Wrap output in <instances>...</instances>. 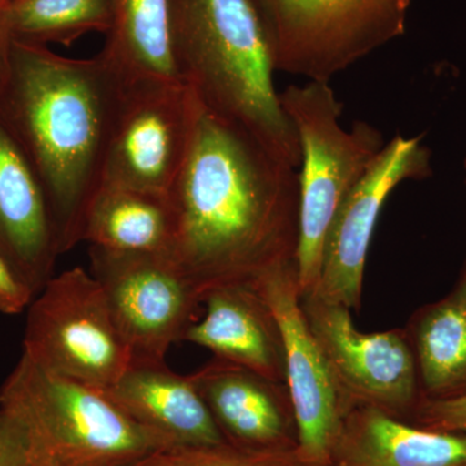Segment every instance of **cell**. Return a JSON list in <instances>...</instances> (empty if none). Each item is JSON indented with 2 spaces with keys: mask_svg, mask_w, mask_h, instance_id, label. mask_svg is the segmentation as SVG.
I'll return each instance as SVG.
<instances>
[{
  "mask_svg": "<svg viewBox=\"0 0 466 466\" xmlns=\"http://www.w3.org/2000/svg\"><path fill=\"white\" fill-rule=\"evenodd\" d=\"M173 258L205 294L251 284L296 260L297 168L244 128L201 106L186 164L170 191Z\"/></svg>",
  "mask_w": 466,
  "mask_h": 466,
  "instance_id": "obj_1",
  "label": "cell"
},
{
  "mask_svg": "<svg viewBox=\"0 0 466 466\" xmlns=\"http://www.w3.org/2000/svg\"><path fill=\"white\" fill-rule=\"evenodd\" d=\"M126 79L101 54L72 58L9 38L0 73V121L33 167L60 254L81 242L86 211L104 180Z\"/></svg>",
  "mask_w": 466,
  "mask_h": 466,
  "instance_id": "obj_2",
  "label": "cell"
},
{
  "mask_svg": "<svg viewBox=\"0 0 466 466\" xmlns=\"http://www.w3.org/2000/svg\"><path fill=\"white\" fill-rule=\"evenodd\" d=\"M171 45L182 81L205 109L299 167L296 131L276 90L274 58L253 0H170Z\"/></svg>",
  "mask_w": 466,
  "mask_h": 466,
  "instance_id": "obj_3",
  "label": "cell"
},
{
  "mask_svg": "<svg viewBox=\"0 0 466 466\" xmlns=\"http://www.w3.org/2000/svg\"><path fill=\"white\" fill-rule=\"evenodd\" d=\"M300 150L299 231L296 265L300 296L317 288L328 229L333 218L385 147L366 122L339 124L342 106L329 82L309 81L280 92Z\"/></svg>",
  "mask_w": 466,
  "mask_h": 466,
  "instance_id": "obj_4",
  "label": "cell"
},
{
  "mask_svg": "<svg viewBox=\"0 0 466 466\" xmlns=\"http://www.w3.org/2000/svg\"><path fill=\"white\" fill-rule=\"evenodd\" d=\"M0 407L25 421L56 466H133L173 447L134 421L108 391L55 375L24 354L0 388Z\"/></svg>",
  "mask_w": 466,
  "mask_h": 466,
  "instance_id": "obj_5",
  "label": "cell"
},
{
  "mask_svg": "<svg viewBox=\"0 0 466 466\" xmlns=\"http://www.w3.org/2000/svg\"><path fill=\"white\" fill-rule=\"evenodd\" d=\"M276 72L329 82L406 32L410 0H253Z\"/></svg>",
  "mask_w": 466,
  "mask_h": 466,
  "instance_id": "obj_6",
  "label": "cell"
},
{
  "mask_svg": "<svg viewBox=\"0 0 466 466\" xmlns=\"http://www.w3.org/2000/svg\"><path fill=\"white\" fill-rule=\"evenodd\" d=\"M23 354L55 375L103 390L133 361L103 288L82 267L52 276L30 303Z\"/></svg>",
  "mask_w": 466,
  "mask_h": 466,
  "instance_id": "obj_7",
  "label": "cell"
},
{
  "mask_svg": "<svg viewBox=\"0 0 466 466\" xmlns=\"http://www.w3.org/2000/svg\"><path fill=\"white\" fill-rule=\"evenodd\" d=\"M200 112L201 103L186 82L126 79L103 184L170 195Z\"/></svg>",
  "mask_w": 466,
  "mask_h": 466,
  "instance_id": "obj_8",
  "label": "cell"
},
{
  "mask_svg": "<svg viewBox=\"0 0 466 466\" xmlns=\"http://www.w3.org/2000/svg\"><path fill=\"white\" fill-rule=\"evenodd\" d=\"M300 305L334 379L352 407L375 408L412 422L424 394L404 328L360 332L352 323L351 309L317 294L302 296Z\"/></svg>",
  "mask_w": 466,
  "mask_h": 466,
  "instance_id": "obj_9",
  "label": "cell"
},
{
  "mask_svg": "<svg viewBox=\"0 0 466 466\" xmlns=\"http://www.w3.org/2000/svg\"><path fill=\"white\" fill-rule=\"evenodd\" d=\"M99 281L133 360H167L198 320L202 296L171 256L116 254L90 248Z\"/></svg>",
  "mask_w": 466,
  "mask_h": 466,
  "instance_id": "obj_10",
  "label": "cell"
},
{
  "mask_svg": "<svg viewBox=\"0 0 466 466\" xmlns=\"http://www.w3.org/2000/svg\"><path fill=\"white\" fill-rule=\"evenodd\" d=\"M250 285L272 309L283 333L285 383L296 413L299 450L312 466H328L352 404L334 379L303 314L296 260L274 267Z\"/></svg>",
  "mask_w": 466,
  "mask_h": 466,
  "instance_id": "obj_11",
  "label": "cell"
},
{
  "mask_svg": "<svg viewBox=\"0 0 466 466\" xmlns=\"http://www.w3.org/2000/svg\"><path fill=\"white\" fill-rule=\"evenodd\" d=\"M431 174L421 137L398 135L386 143L363 179L350 192L325 238L320 274L311 294L359 311L368 250L386 200L400 183Z\"/></svg>",
  "mask_w": 466,
  "mask_h": 466,
  "instance_id": "obj_12",
  "label": "cell"
},
{
  "mask_svg": "<svg viewBox=\"0 0 466 466\" xmlns=\"http://www.w3.org/2000/svg\"><path fill=\"white\" fill-rule=\"evenodd\" d=\"M191 377L227 443L266 452L299 449L287 383L217 358Z\"/></svg>",
  "mask_w": 466,
  "mask_h": 466,
  "instance_id": "obj_13",
  "label": "cell"
},
{
  "mask_svg": "<svg viewBox=\"0 0 466 466\" xmlns=\"http://www.w3.org/2000/svg\"><path fill=\"white\" fill-rule=\"evenodd\" d=\"M202 305L204 315L187 329L184 342L285 383L283 333L258 291L250 284L223 285L205 294Z\"/></svg>",
  "mask_w": 466,
  "mask_h": 466,
  "instance_id": "obj_14",
  "label": "cell"
},
{
  "mask_svg": "<svg viewBox=\"0 0 466 466\" xmlns=\"http://www.w3.org/2000/svg\"><path fill=\"white\" fill-rule=\"evenodd\" d=\"M0 249L36 294L54 276L60 256L41 183L0 121Z\"/></svg>",
  "mask_w": 466,
  "mask_h": 466,
  "instance_id": "obj_15",
  "label": "cell"
},
{
  "mask_svg": "<svg viewBox=\"0 0 466 466\" xmlns=\"http://www.w3.org/2000/svg\"><path fill=\"white\" fill-rule=\"evenodd\" d=\"M134 421L173 446L226 443L191 375H179L167 360H133L109 390Z\"/></svg>",
  "mask_w": 466,
  "mask_h": 466,
  "instance_id": "obj_16",
  "label": "cell"
},
{
  "mask_svg": "<svg viewBox=\"0 0 466 466\" xmlns=\"http://www.w3.org/2000/svg\"><path fill=\"white\" fill-rule=\"evenodd\" d=\"M328 466H466V431H431L355 406L343 419Z\"/></svg>",
  "mask_w": 466,
  "mask_h": 466,
  "instance_id": "obj_17",
  "label": "cell"
},
{
  "mask_svg": "<svg viewBox=\"0 0 466 466\" xmlns=\"http://www.w3.org/2000/svg\"><path fill=\"white\" fill-rule=\"evenodd\" d=\"M170 196L103 184L86 211L81 242L116 254L173 257Z\"/></svg>",
  "mask_w": 466,
  "mask_h": 466,
  "instance_id": "obj_18",
  "label": "cell"
},
{
  "mask_svg": "<svg viewBox=\"0 0 466 466\" xmlns=\"http://www.w3.org/2000/svg\"><path fill=\"white\" fill-rule=\"evenodd\" d=\"M425 400L466 394V259L452 289L417 309L406 327Z\"/></svg>",
  "mask_w": 466,
  "mask_h": 466,
  "instance_id": "obj_19",
  "label": "cell"
},
{
  "mask_svg": "<svg viewBox=\"0 0 466 466\" xmlns=\"http://www.w3.org/2000/svg\"><path fill=\"white\" fill-rule=\"evenodd\" d=\"M100 54L127 81H182L171 45L170 0H113Z\"/></svg>",
  "mask_w": 466,
  "mask_h": 466,
  "instance_id": "obj_20",
  "label": "cell"
},
{
  "mask_svg": "<svg viewBox=\"0 0 466 466\" xmlns=\"http://www.w3.org/2000/svg\"><path fill=\"white\" fill-rule=\"evenodd\" d=\"M0 17L11 39L69 47L86 34L109 32L113 0H11Z\"/></svg>",
  "mask_w": 466,
  "mask_h": 466,
  "instance_id": "obj_21",
  "label": "cell"
},
{
  "mask_svg": "<svg viewBox=\"0 0 466 466\" xmlns=\"http://www.w3.org/2000/svg\"><path fill=\"white\" fill-rule=\"evenodd\" d=\"M137 466H312L299 449L285 452H266L232 446H173L159 450Z\"/></svg>",
  "mask_w": 466,
  "mask_h": 466,
  "instance_id": "obj_22",
  "label": "cell"
},
{
  "mask_svg": "<svg viewBox=\"0 0 466 466\" xmlns=\"http://www.w3.org/2000/svg\"><path fill=\"white\" fill-rule=\"evenodd\" d=\"M32 435L23 419L0 407V466H30Z\"/></svg>",
  "mask_w": 466,
  "mask_h": 466,
  "instance_id": "obj_23",
  "label": "cell"
},
{
  "mask_svg": "<svg viewBox=\"0 0 466 466\" xmlns=\"http://www.w3.org/2000/svg\"><path fill=\"white\" fill-rule=\"evenodd\" d=\"M412 424L431 431H466V394L451 400H425L417 408Z\"/></svg>",
  "mask_w": 466,
  "mask_h": 466,
  "instance_id": "obj_24",
  "label": "cell"
},
{
  "mask_svg": "<svg viewBox=\"0 0 466 466\" xmlns=\"http://www.w3.org/2000/svg\"><path fill=\"white\" fill-rule=\"evenodd\" d=\"M35 297L32 285L0 249V312L20 314L29 309Z\"/></svg>",
  "mask_w": 466,
  "mask_h": 466,
  "instance_id": "obj_25",
  "label": "cell"
},
{
  "mask_svg": "<svg viewBox=\"0 0 466 466\" xmlns=\"http://www.w3.org/2000/svg\"><path fill=\"white\" fill-rule=\"evenodd\" d=\"M32 435V433H30ZM30 466H56L51 453L32 435V461Z\"/></svg>",
  "mask_w": 466,
  "mask_h": 466,
  "instance_id": "obj_26",
  "label": "cell"
},
{
  "mask_svg": "<svg viewBox=\"0 0 466 466\" xmlns=\"http://www.w3.org/2000/svg\"><path fill=\"white\" fill-rule=\"evenodd\" d=\"M9 36L5 33V26H3L2 17H0V73H2L3 66H5V55H7Z\"/></svg>",
  "mask_w": 466,
  "mask_h": 466,
  "instance_id": "obj_27",
  "label": "cell"
},
{
  "mask_svg": "<svg viewBox=\"0 0 466 466\" xmlns=\"http://www.w3.org/2000/svg\"><path fill=\"white\" fill-rule=\"evenodd\" d=\"M8 2H11V0H0V5H5Z\"/></svg>",
  "mask_w": 466,
  "mask_h": 466,
  "instance_id": "obj_28",
  "label": "cell"
},
{
  "mask_svg": "<svg viewBox=\"0 0 466 466\" xmlns=\"http://www.w3.org/2000/svg\"><path fill=\"white\" fill-rule=\"evenodd\" d=\"M465 168H466V162H465Z\"/></svg>",
  "mask_w": 466,
  "mask_h": 466,
  "instance_id": "obj_29",
  "label": "cell"
},
{
  "mask_svg": "<svg viewBox=\"0 0 466 466\" xmlns=\"http://www.w3.org/2000/svg\"><path fill=\"white\" fill-rule=\"evenodd\" d=\"M133 466H137V465H133Z\"/></svg>",
  "mask_w": 466,
  "mask_h": 466,
  "instance_id": "obj_30",
  "label": "cell"
}]
</instances>
